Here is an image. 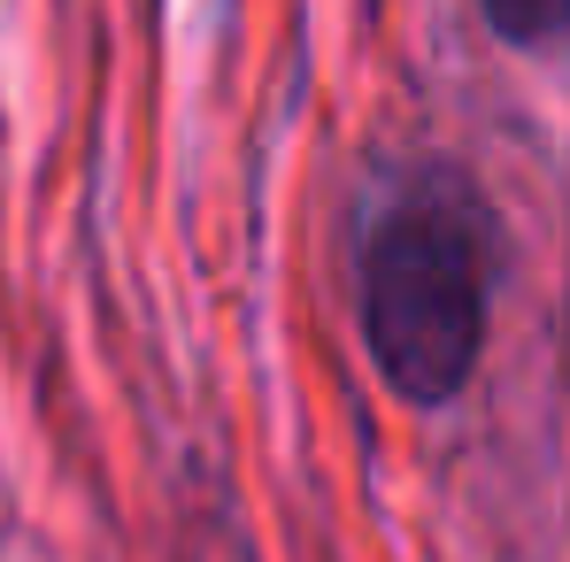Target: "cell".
<instances>
[{"instance_id":"cell-1","label":"cell","mask_w":570,"mask_h":562,"mask_svg":"<svg viewBox=\"0 0 570 562\" xmlns=\"http://www.w3.org/2000/svg\"><path fill=\"white\" fill-rule=\"evenodd\" d=\"M485 216L455 178H409L363 231V339L393 393L448 401L485 347Z\"/></svg>"},{"instance_id":"cell-2","label":"cell","mask_w":570,"mask_h":562,"mask_svg":"<svg viewBox=\"0 0 570 562\" xmlns=\"http://www.w3.org/2000/svg\"><path fill=\"white\" fill-rule=\"evenodd\" d=\"M485 16H493V31L517 39V47H548V39L570 31V0H485Z\"/></svg>"}]
</instances>
